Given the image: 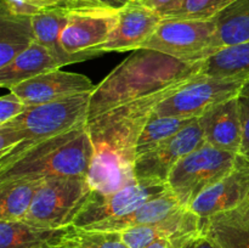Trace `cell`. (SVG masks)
I'll return each mask as SVG.
<instances>
[{"mask_svg":"<svg viewBox=\"0 0 249 248\" xmlns=\"http://www.w3.org/2000/svg\"><path fill=\"white\" fill-rule=\"evenodd\" d=\"M187 79L113 107L87 122L94 148L88 174L92 191L111 194L136 181L134 164L141 131L156 107Z\"/></svg>","mask_w":249,"mask_h":248,"instance_id":"cell-1","label":"cell"},{"mask_svg":"<svg viewBox=\"0 0 249 248\" xmlns=\"http://www.w3.org/2000/svg\"><path fill=\"white\" fill-rule=\"evenodd\" d=\"M92 157L94 148L84 124L38 142L23 141L0 156V182L88 177Z\"/></svg>","mask_w":249,"mask_h":248,"instance_id":"cell-2","label":"cell"},{"mask_svg":"<svg viewBox=\"0 0 249 248\" xmlns=\"http://www.w3.org/2000/svg\"><path fill=\"white\" fill-rule=\"evenodd\" d=\"M201 62L187 63L150 49L134 50L90 95L88 121L125 102L198 74Z\"/></svg>","mask_w":249,"mask_h":248,"instance_id":"cell-3","label":"cell"},{"mask_svg":"<svg viewBox=\"0 0 249 248\" xmlns=\"http://www.w3.org/2000/svg\"><path fill=\"white\" fill-rule=\"evenodd\" d=\"M90 95H75L28 106L18 117L0 125V156L23 141L38 142L87 124Z\"/></svg>","mask_w":249,"mask_h":248,"instance_id":"cell-4","label":"cell"},{"mask_svg":"<svg viewBox=\"0 0 249 248\" xmlns=\"http://www.w3.org/2000/svg\"><path fill=\"white\" fill-rule=\"evenodd\" d=\"M240 157L204 143L177 163L167 180L168 187L180 204L190 209L199 195L237 167Z\"/></svg>","mask_w":249,"mask_h":248,"instance_id":"cell-5","label":"cell"},{"mask_svg":"<svg viewBox=\"0 0 249 248\" xmlns=\"http://www.w3.org/2000/svg\"><path fill=\"white\" fill-rule=\"evenodd\" d=\"M91 191L89 180L85 177L43 180L29 212L22 221L46 229L73 225Z\"/></svg>","mask_w":249,"mask_h":248,"instance_id":"cell-6","label":"cell"},{"mask_svg":"<svg viewBox=\"0 0 249 248\" xmlns=\"http://www.w3.org/2000/svg\"><path fill=\"white\" fill-rule=\"evenodd\" d=\"M215 19H162L141 49H150L182 62L197 63L216 53Z\"/></svg>","mask_w":249,"mask_h":248,"instance_id":"cell-7","label":"cell"},{"mask_svg":"<svg viewBox=\"0 0 249 248\" xmlns=\"http://www.w3.org/2000/svg\"><path fill=\"white\" fill-rule=\"evenodd\" d=\"M246 79L219 78L196 74L165 97L155 109L160 117L199 118L204 112L219 104L241 95Z\"/></svg>","mask_w":249,"mask_h":248,"instance_id":"cell-8","label":"cell"},{"mask_svg":"<svg viewBox=\"0 0 249 248\" xmlns=\"http://www.w3.org/2000/svg\"><path fill=\"white\" fill-rule=\"evenodd\" d=\"M168 191L170 190L167 182L157 180H136L111 194L91 191L87 203L73 221V225L89 228L102 221L121 218Z\"/></svg>","mask_w":249,"mask_h":248,"instance_id":"cell-9","label":"cell"},{"mask_svg":"<svg viewBox=\"0 0 249 248\" xmlns=\"http://www.w3.org/2000/svg\"><path fill=\"white\" fill-rule=\"evenodd\" d=\"M206 143L198 118L153 150L138 156L134 164L136 180L167 182L170 172L180 159Z\"/></svg>","mask_w":249,"mask_h":248,"instance_id":"cell-10","label":"cell"},{"mask_svg":"<svg viewBox=\"0 0 249 248\" xmlns=\"http://www.w3.org/2000/svg\"><path fill=\"white\" fill-rule=\"evenodd\" d=\"M119 10L79 7L71 11L67 26L61 34V45L67 53L94 50L107 40L118 23Z\"/></svg>","mask_w":249,"mask_h":248,"instance_id":"cell-11","label":"cell"},{"mask_svg":"<svg viewBox=\"0 0 249 248\" xmlns=\"http://www.w3.org/2000/svg\"><path fill=\"white\" fill-rule=\"evenodd\" d=\"M96 85L87 75L55 70L31 78L10 91L21 97L28 106L49 104L65 97L91 94Z\"/></svg>","mask_w":249,"mask_h":248,"instance_id":"cell-12","label":"cell"},{"mask_svg":"<svg viewBox=\"0 0 249 248\" xmlns=\"http://www.w3.org/2000/svg\"><path fill=\"white\" fill-rule=\"evenodd\" d=\"M162 16L138 1H134L119 10L118 23L102 45L99 53H124L138 50L155 33L162 22Z\"/></svg>","mask_w":249,"mask_h":248,"instance_id":"cell-13","label":"cell"},{"mask_svg":"<svg viewBox=\"0 0 249 248\" xmlns=\"http://www.w3.org/2000/svg\"><path fill=\"white\" fill-rule=\"evenodd\" d=\"M206 229V220L189 208H181L168 218L150 225L135 226L121 231L129 248H145L156 240H170L181 247L189 238Z\"/></svg>","mask_w":249,"mask_h":248,"instance_id":"cell-14","label":"cell"},{"mask_svg":"<svg viewBox=\"0 0 249 248\" xmlns=\"http://www.w3.org/2000/svg\"><path fill=\"white\" fill-rule=\"evenodd\" d=\"M248 194L249 160L241 156L237 167L199 195L190 209L203 220H209L218 214L238 208Z\"/></svg>","mask_w":249,"mask_h":248,"instance_id":"cell-15","label":"cell"},{"mask_svg":"<svg viewBox=\"0 0 249 248\" xmlns=\"http://www.w3.org/2000/svg\"><path fill=\"white\" fill-rule=\"evenodd\" d=\"M238 97L216 105L199 117L206 143L219 150L240 153L242 125Z\"/></svg>","mask_w":249,"mask_h":248,"instance_id":"cell-16","label":"cell"},{"mask_svg":"<svg viewBox=\"0 0 249 248\" xmlns=\"http://www.w3.org/2000/svg\"><path fill=\"white\" fill-rule=\"evenodd\" d=\"M73 9H79L74 0L65 2L53 10L36 15L32 17L34 34L38 43L48 48L56 57L60 58L66 65L82 62V61L95 58L102 55L99 51L89 50L79 53H70L61 45V34L67 26L71 11Z\"/></svg>","mask_w":249,"mask_h":248,"instance_id":"cell-17","label":"cell"},{"mask_svg":"<svg viewBox=\"0 0 249 248\" xmlns=\"http://www.w3.org/2000/svg\"><path fill=\"white\" fill-rule=\"evenodd\" d=\"M65 63L56 57L48 48L34 41L16 58L0 67V85L11 90L16 85L43 73L60 70Z\"/></svg>","mask_w":249,"mask_h":248,"instance_id":"cell-18","label":"cell"},{"mask_svg":"<svg viewBox=\"0 0 249 248\" xmlns=\"http://www.w3.org/2000/svg\"><path fill=\"white\" fill-rule=\"evenodd\" d=\"M181 208H184V207L180 204L177 197L172 192L168 191L167 194L148 201L147 203L141 206L136 211L131 212L130 214H126L121 218L112 219L108 221H102V223L95 224V225L85 229L121 232V231L135 228V226L150 225V224L157 223V221L168 218Z\"/></svg>","mask_w":249,"mask_h":248,"instance_id":"cell-19","label":"cell"},{"mask_svg":"<svg viewBox=\"0 0 249 248\" xmlns=\"http://www.w3.org/2000/svg\"><path fill=\"white\" fill-rule=\"evenodd\" d=\"M36 41L32 17L0 9V67H4Z\"/></svg>","mask_w":249,"mask_h":248,"instance_id":"cell-20","label":"cell"},{"mask_svg":"<svg viewBox=\"0 0 249 248\" xmlns=\"http://www.w3.org/2000/svg\"><path fill=\"white\" fill-rule=\"evenodd\" d=\"M199 74L219 78L249 79V40L225 46L202 61Z\"/></svg>","mask_w":249,"mask_h":248,"instance_id":"cell-21","label":"cell"},{"mask_svg":"<svg viewBox=\"0 0 249 248\" xmlns=\"http://www.w3.org/2000/svg\"><path fill=\"white\" fill-rule=\"evenodd\" d=\"M66 228L46 229L26 221H0V248H49Z\"/></svg>","mask_w":249,"mask_h":248,"instance_id":"cell-22","label":"cell"},{"mask_svg":"<svg viewBox=\"0 0 249 248\" xmlns=\"http://www.w3.org/2000/svg\"><path fill=\"white\" fill-rule=\"evenodd\" d=\"M41 181L0 182V221H22L29 212Z\"/></svg>","mask_w":249,"mask_h":248,"instance_id":"cell-23","label":"cell"},{"mask_svg":"<svg viewBox=\"0 0 249 248\" xmlns=\"http://www.w3.org/2000/svg\"><path fill=\"white\" fill-rule=\"evenodd\" d=\"M216 53L225 46L249 40V0H237L215 17Z\"/></svg>","mask_w":249,"mask_h":248,"instance_id":"cell-24","label":"cell"},{"mask_svg":"<svg viewBox=\"0 0 249 248\" xmlns=\"http://www.w3.org/2000/svg\"><path fill=\"white\" fill-rule=\"evenodd\" d=\"M49 248H129L118 231L90 230L70 225Z\"/></svg>","mask_w":249,"mask_h":248,"instance_id":"cell-25","label":"cell"},{"mask_svg":"<svg viewBox=\"0 0 249 248\" xmlns=\"http://www.w3.org/2000/svg\"><path fill=\"white\" fill-rule=\"evenodd\" d=\"M195 119L178 118V117H160L153 112L145 128L141 131L138 146H136V155L140 156L142 153L153 150L160 142L177 135L179 131L186 128Z\"/></svg>","mask_w":249,"mask_h":248,"instance_id":"cell-26","label":"cell"},{"mask_svg":"<svg viewBox=\"0 0 249 248\" xmlns=\"http://www.w3.org/2000/svg\"><path fill=\"white\" fill-rule=\"evenodd\" d=\"M206 231L221 248H249V228L218 214L206 220Z\"/></svg>","mask_w":249,"mask_h":248,"instance_id":"cell-27","label":"cell"},{"mask_svg":"<svg viewBox=\"0 0 249 248\" xmlns=\"http://www.w3.org/2000/svg\"><path fill=\"white\" fill-rule=\"evenodd\" d=\"M237 0H185L179 11L170 15V19H214ZM165 19V18H163Z\"/></svg>","mask_w":249,"mask_h":248,"instance_id":"cell-28","label":"cell"},{"mask_svg":"<svg viewBox=\"0 0 249 248\" xmlns=\"http://www.w3.org/2000/svg\"><path fill=\"white\" fill-rule=\"evenodd\" d=\"M71 1V0H70ZM67 1L55 0H1V7L6 11L21 16L33 17L36 15L53 10Z\"/></svg>","mask_w":249,"mask_h":248,"instance_id":"cell-29","label":"cell"},{"mask_svg":"<svg viewBox=\"0 0 249 248\" xmlns=\"http://www.w3.org/2000/svg\"><path fill=\"white\" fill-rule=\"evenodd\" d=\"M28 108V105L24 104L21 97L15 92L2 95L0 97V125H4L7 122L12 121Z\"/></svg>","mask_w":249,"mask_h":248,"instance_id":"cell-30","label":"cell"},{"mask_svg":"<svg viewBox=\"0 0 249 248\" xmlns=\"http://www.w3.org/2000/svg\"><path fill=\"white\" fill-rule=\"evenodd\" d=\"M241 125H242V140L238 155L249 160V96H240Z\"/></svg>","mask_w":249,"mask_h":248,"instance_id":"cell-31","label":"cell"},{"mask_svg":"<svg viewBox=\"0 0 249 248\" xmlns=\"http://www.w3.org/2000/svg\"><path fill=\"white\" fill-rule=\"evenodd\" d=\"M139 1L160 15L162 18H167L181 9L185 0H139Z\"/></svg>","mask_w":249,"mask_h":248,"instance_id":"cell-32","label":"cell"},{"mask_svg":"<svg viewBox=\"0 0 249 248\" xmlns=\"http://www.w3.org/2000/svg\"><path fill=\"white\" fill-rule=\"evenodd\" d=\"M138 0H75L78 7H100V9L121 10Z\"/></svg>","mask_w":249,"mask_h":248,"instance_id":"cell-33","label":"cell"},{"mask_svg":"<svg viewBox=\"0 0 249 248\" xmlns=\"http://www.w3.org/2000/svg\"><path fill=\"white\" fill-rule=\"evenodd\" d=\"M180 248H221L220 245L216 242L214 238L208 235V232L204 229L197 235L192 236L191 238L186 241Z\"/></svg>","mask_w":249,"mask_h":248,"instance_id":"cell-34","label":"cell"},{"mask_svg":"<svg viewBox=\"0 0 249 248\" xmlns=\"http://www.w3.org/2000/svg\"><path fill=\"white\" fill-rule=\"evenodd\" d=\"M220 214L225 216L226 219H229V220L235 221L240 225L249 228V194L238 208L230 212H224V213Z\"/></svg>","mask_w":249,"mask_h":248,"instance_id":"cell-35","label":"cell"},{"mask_svg":"<svg viewBox=\"0 0 249 248\" xmlns=\"http://www.w3.org/2000/svg\"><path fill=\"white\" fill-rule=\"evenodd\" d=\"M145 248H178L173 241L170 240H156Z\"/></svg>","mask_w":249,"mask_h":248,"instance_id":"cell-36","label":"cell"},{"mask_svg":"<svg viewBox=\"0 0 249 248\" xmlns=\"http://www.w3.org/2000/svg\"><path fill=\"white\" fill-rule=\"evenodd\" d=\"M240 96H249V79L245 83V85H243Z\"/></svg>","mask_w":249,"mask_h":248,"instance_id":"cell-37","label":"cell"},{"mask_svg":"<svg viewBox=\"0 0 249 248\" xmlns=\"http://www.w3.org/2000/svg\"><path fill=\"white\" fill-rule=\"evenodd\" d=\"M55 1H70V0H55Z\"/></svg>","mask_w":249,"mask_h":248,"instance_id":"cell-38","label":"cell"}]
</instances>
